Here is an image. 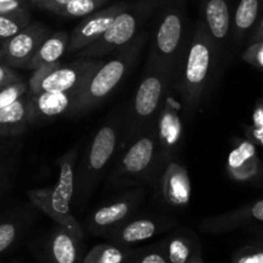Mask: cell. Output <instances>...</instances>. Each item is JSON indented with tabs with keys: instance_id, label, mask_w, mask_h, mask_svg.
I'll use <instances>...</instances> for the list:
<instances>
[{
	"instance_id": "46",
	"label": "cell",
	"mask_w": 263,
	"mask_h": 263,
	"mask_svg": "<svg viewBox=\"0 0 263 263\" xmlns=\"http://www.w3.org/2000/svg\"><path fill=\"white\" fill-rule=\"evenodd\" d=\"M0 89H2V87H0Z\"/></svg>"
},
{
	"instance_id": "39",
	"label": "cell",
	"mask_w": 263,
	"mask_h": 263,
	"mask_svg": "<svg viewBox=\"0 0 263 263\" xmlns=\"http://www.w3.org/2000/svg\"><path fill=\"white\" fill-rule=\"evenodd\" d=\"M189 263H203V259L200 256H197V257H194V258H193Z\"/></svg>"
},
{
	"instance_id": "3",
	"label": "cell",
	"mask_w": 263,
	"mask_h": 263,
	"mask_svg": "<svg viewBox=\"0 0 263 263\" xmlns=\"http://www.w3.org/2000/svg\"><path fill=\"white\" fill-rule=\"evenodd\" d=\"M175 73L171 69L148 61L141 81L128 108L125 110V125L120 152L134 139L156 123L164 99L174 90Z\"/></svg>"
},
{
	"instance_id": "24",
	"label": "cell",
	"mask_w": 263,
	"mask_h": 263,
	"mask_svg": "<svg viewBox=\"0 0 263 263\" xmlns=\"http://www.w3.org/2000/svg\"><path fill=\"white\" fill-rule=\"evenodd\" d=\"M133 256V252L126 247L116 244H98L95 246L81 263H122Z\"/></svg>"
},
{
	"instance_id": "29",
	"label": "cell",
	"mask_w": 263,
	"mask_h": 263,
	"mask_svg": "<svg viewBox=\"0 0 263 263\" xmlns=\"http://www.w3.org/2000/svg\"><path fill=\"white\" fill-rule=\"evenodd\" d=\"M28 90H30L28 89V84L23 80L3 86L0 89V109L8 107L12 103H14L15 100L20 99L21 97L27 94Z\"/></svg>"
},
{
	"instance_id": "35",
	"label": "cell",
	"mask_w": 263,
	"mask_h": 263,
	"mask_svg": "<svg viewBox=\"0 0 263 263\" xmlns=\"http://www.w3.org/2000/svg\"><path fill=\"white\" fill-rule=\"evenodd\" d=\"M32 7L39 8V9L48 10V12L53 13L54 9H57L58 7L67 4L68 2L72 0H27Z\"/></svg>"
},
{
	"instance_id": "13",
	"label": "cell",
	"mask_w": 263,
	"mask_h": 263,
	"mask_svg": "<svg viewBox=\"0 0 263 263\" xmlns=\"http://www.w3.org/2000/svg\"><path fill=\"white\" fill-rule=\"evenodd\" d=\"M50 33V28L43 23H30L17 35L3 41L2 62L14 69H25L39 45Z\"/></svg>"
},
{
	"instance_id": "22",
	"label": "cell",
	"mask_w": 263,
	"mask_h": 263,
	"mask_svg": "<svg viewBox=\"0 0 263 263\" xmlns=\"http://www.w3.org/2000/svg\"><path fill=\"white\" fill-rule=\"evenodd\" d=\"M79 243L72 234L57 225L49 241V254L53 263H79Z\"/></svg>"
},
{
	"instance_id": "11",
	"label": "cell",
	"mask_w": 263,
	"mask_h": 263,
	"mask_svg": "<svg viewBox=\"0 0 263 263\" xmlns=\"http://www.w3.org/2000/svg\"><path fill=\"white\" fill-rule=\"evenodd\" d=\"M163 204L170 208H184L192 200V181L187 170L177 159L167 162L153 181Z\"/></svg>"
},
{
	"instance_id": "18",
	"label": "cell",
	"mask_w": 263,
	"mask_h": 263,
	"mask_svg": "<svg viewBox=\"0 0 263 263\" xmlns=\"http://www.w3.org/2000/svg\"><path fill=\"white\" fill-rule=\"evenodd\" d=\"M77 94V91H44L31 94V122L71 113Z\"/></svg>"
},
{
	"instance_id": "36",
	"label": "cell",
	"mask_w": 263,
	"mask_h": 263,
	"mask_svg": "<svg viewBox=\"0 0 263 263\" xmlns=\"http://www.w3.org/2000/svg\"><path fill=\"white\" fill-rule=\"evenodd\" d=\"M261 40H263V13L261 14V17H259V20L257 21L253 30H252L251 33H249L248 39H247L248 44L256 43V41H261Z\"/></svg>"
},
{
	"instance_id": "20",
	"label": "cell",
	"mask_w": 263,
	"mask_h": 263,
	"mask_svg": "<svg viewBox=\"0 0 263 263\" xmlns=\"http://www.w3.org/2000/svg\"><path fill=\"white\" fill-rule=\"evenodd\" d=\"M30 97L23 95L8 107L0 109V135L17 136L31 125Z\"/></svg>"
},
{
	"instance_id": "4",
	"label": "cell",
	"mask_w": 263,
	"mask_h": 263,
	"mask_svg": "<svg viewBox=\"0 0 263 263\" xmlns=\"http://www.w3.org/2000/svg\"><path fill=\"white\" fill-rule=\"evenodd\" d=\"M146 40L148 33H139L130 43L116 50L112 58L103 61L77 94L72 115H81L104 102L133 71Z\"/></svg>"
},
{
	"instance_id": "12",
	"label": "cell",
	"mask_w": 263,
	"mask_h": 263,
	"mask_svg": "<svg viewBox=\"0 0 263 263\" xmlns=\"http://www.w3.org/2000/svg\"><path fill=\"white\" fill-rule=\"evenodd\" d=\"M181 105L179 102L167 95L163 107L156 121L158 148L163 163L176 159L182 148V118L180 117Z\"/></svg>"
},
{
	"instance_id": "19",
	"label": "cell",
	"mask_w": 263,
	"mask_h": 263,
	"mask_svg": "<svg viewBox=\"0 0 263 263\" xmlns=\"http://www.w3.org/2000/svg\"><path fill=\"white\" fill-rule=\"evenodd\" d=\"M263 13V0H239L233 14L230 50L238 51Z\"/></svg>"
},
{
	"instance_id": "17",
	"label": "cell",
	"mask_w": 263,
	"mask_h": 263,
	"mask_svg": "<svg viewBox=\"0 0 263 263\" xmlns=\"http://www.w3.org/2000/svg\"><path fill=\"white\" fill-rule=\"evenodd\" d=\"M251 223H263V199L243 205L231 212L211 216L203 220L200 226L207 233L221 234Z\"/></svg>"
},
{
	"instance_id": "41",
	"label": "cell",
	"mask_w": 263,
	"mask_h": 263,
	"mask_svg": "<svg viewBox=\"0 0 263 263\" xmlns=\"http://www.w3.org/2000/svg\"><path fill=\"white\" fill-rule=\"evenodd\" d=\"M254 246H259V247H263V238L259 239L258 241H256V244Z\"/></svg>"
},
{
	"instance_id": "31",
	"label": "cell",
	"mask_w": 263,
	"mask_h": 263,
	"mask_svg": "<svg viewBox=\"0 0 263 263\" xmlns=\"http://www.w3.org/2000/svg\"><path fill=\"white\" fill-rule=\"evenodd\" d=\"M130 262L131 263H168L161 244L152 247V248H149L148 251L143 252V253H141L139 257H136L134 261H131L130 258Z\"/></svg>"
},
{
	"instance_id": "10",
	"label": "cell",
	"mask_w": 263,
	"mask_h": 263,
	"mask_svg": "<svg viewBox=\"0 0 263 263\" xmlns=\"http://www.w3.org/2000/svg\"><path fill=\"white\" fill-rule=\"evenodd\" d=\"M144 198V190L133 189L108 204L92 211L86 218V228L94 235L108 236L116 228L136 215Z\"/></svg>"
},
{
	"instance_id": "38",
	"label": "cell",
	"mask_w": 263,
	"mask_h": 263,
	"mask_svg": "<svg viewBox=\"0 0 263 263\" xmlns=\"http://www.w3.org/2000/svg\"><path fill=\"white\" fill-rule=\"evenodd\" d=\"M248 136L256 143L263 145V130H258V128L251 127L248 128Z\"/></svg>"
},
{
	"instance_id": "21",
	"label": "cell",
	"mask_w": 263,
	"mask_h": 263,
	"mask_svg": "<svg viewBox=\"0 0 263 263\" xmlns=\"http://www.w3.org/2000/svg\"><path fill=\"white\" fill-rule=\"evenodd\" d=\"M68 40L69 35L67 32H63V31L50 33L39 45L37 50L35 51V54L30 59L25 69L33 72L40 68V67L58 63L59 59L67 51Z\"/></svg>"
},
{
	"instance_id": "34",
	"label": "cell",
	"mask_w": 263,
	"mask_h": 263,
	"mask_svg": "<svg viewBox=\"0 0 263 263\" xmlns=\"http://www.w3.org/2000/svg\"><path fill=\"white\" fill-rule=\"evenodd\" d=\"M21 80H22V77L14 71V68L7 66V64H0V87L21 81Z\"/></svg>"
},
{
	"instance_id": "8",
	"label": "cell",
	"mask_w": 263,
	"mask_h": 263,
	"mask_svg": "<svg viewBox=\"0 0 263 263\" xmlns=\"http://www.w3.org/2000/svg\"><path fill=\"white\" fill-rule=\"evenodd\" d=\"M162 0H136L115 18L108 30L94 43L77 51L76 59L103 58L130 43L148 18L157 12Z\"/></svg>"
},
{
	"instance_id": "33",
	"label": "cell",
	"mask_w": 263,
	"mask_h": 263,
	"mask_svg": "<svg viewBox=\"0 0 263 263\" xmlns=\"http://www.w3.org/2000/svg\"><path fill=\"white\" fill-rule=\"evenodd\" d=\"M17 238V226L13 222L0 223V253L7 251Z\"/></svg>"
},
{
	"instance_id": "1",
	"label": "cell",
	"mask_w": 263,
	"mask_h": 263,
	"mask_svg": "<svg viewBox=\"0 0 263 263\" xmlns=\"http://www.w3.org/2000/svg\"><path fill=\"white\" fill-rule=\"evenodd\" d=\"M223 62V54L212 40L200 20L190 33L175 76L174 90L179 92V103L186 122L193 118L207 99Z\"/></svg>"
},
{
	"instance_id": "6",
	"label": "cell",
	"mask_w": 263,
	"mask_h": 263,
	"mask_svg": "<svg viewBox=\"0 0 263 263\" xmlns=\"http://www.w3.org/2000/svg\"><path fill=\"white\" fill-rule=\"evenodd\" d=\"M79 161L77 146L58 159L59 174L57 184L50 187L28 192L31 202L48 215L62 229L68 231L77 240L84 239V229L72 215V199L74 194V170Z\"/></svg>"
},
{
	"instance_id": "45",
	"label": "cell",
	"mask_w": 263,
	"mask_h": 263,
	"mask_svg": "<svg viewBox=\"0 0 263 263\" xmlns=\"http://www.w3.org/2000/svg\"><path fill=\"white\" fill-rule=\"evenodd\" d=\"M2 43H3V41H2V40H0V44H2Z\"/></svg>"
},
{
	"instance_id": "5",
	"label": "cell",
	"mask_w": 263,
	"mask_h": 263,
	"mask_svg": "<svg viewBox=\"0 0 263 263\" xmlns=\"http://www.w3.org/2000/svg\"><path fill=\"white\" fill-rule=\"evenodd\" d=\"M193 28L189 27L186 0H162L157 9V22L152 36L148 61L176 69Z\"/></svg>"
},
{
	"instance_id": "27",
	"label": "cell",
	"mask_w": 263,
	"mask_h": 263,
	"mask_svg": "<svg viewBox=\"0 0 263 263\" xmlns=\"http://www.w3.org/2000/svg\"><path fill=\"white\" fill-rule=\"evenodd\" d=\"M262 162L259 161L258 157H254V158L249 159L248 162H246L244 164H241L240 167L234 170H228L229 176L233 180L238 182H249V181H256V179L258 177L259 172H261Z\"/></svg>"
},
{
	"instance_id": "15",
	"label": "cell",
	"mask_w": 263,
	"mask_h": 263,
	"mask_svg": "<svg viewBox=\"0 0 263 263\" xmlns=\"http://www.w3.org/2000/svg\"><path fill=\"white\" fill-rule=\"evenodd\" d=\"M202 18L205 30L212 40L225 54L230 49L233 27V0H202Z\"/></svg>"
},
{
	"instance_id": "14",
	"label": "cell",
	"mask_w": 263,
	"mask_h": 263,
	"mask_svg": "<svg viewBox=\"0 0 263 263\" xmlns=\"http://www.w3.org/2000/svg\"><path fill=\"white\" fill-rule=\"evenodd\" d=\"M128 5L127 2H118L104 9L97 10L86 15L79 25L74 27L69 35L67 53L73 54L84 49L89 44L94 43L108 30L115 18Z\"/></svg>"
},
{
	"instance_id": "40",
	"label": "cell",
	"mask_w": 263,
	"mask_h": 263,
	"mask_svg": "<svg viewBox=\"0 0 263 263\" xmlns=\"http://www.w3.org/2000/svg\"><path fill=\"white\" fill-rule=\"evenodd\" d=\"M256 181H263V163L261 167V172H259V175H258V177L256 179Z\"/></svg>"
},
{
	"instance_id": "23",
	"label": "cell",
	"mask_w": 263,
	"mask_h": 263,
	"mask_svg": "<svg viewBox=\"0 0 263 263\" xmlns=\"http://www.w3.org/2000/svg\"><path fill=\"white\" fill-rule=\"evenodd\" d=\"M161 246L168 263H189L194 257L200 256L198 244L184 234L170 236Z\"/></svg>"
},
{
	"instance_id": "7",
	"label": "cell",
	"mask_w": 263,
	"mask_h": 263,
	"mask_svg": "<svg viewBox=\"0 0 263 263\" xmlns=\"http://www.w3.org/2000/svg\"><path fill=\"white\" fill-rule=\"evenodd\" d=\"M117 159L108 182L112 186H131L138 182H151L166 163L162 162L158 148L156 123L136 136ZM120 152V153H121Z\"/></svg>"
},
{
	"instance_id": "30",
	"label": "cell",
	"mask_w": 263,
	"mask_h": 263,
	"mask_svg": "<svg viewBox=\"0 0 263 263\" xmlns=\"http://www.w3.org/2000/svg\"><path fill=\"white\" fill-rule=\"evenodd\" d=\"M243 61L258 69H263V40L248 44L243 53Z\"/></svg>"
},
{
	"instance_id": "44",
	"label": "cell",
	"mask_w": 263,
	"mask_h": 263,
	"mask_svg": "<svg viewBox=\"0 0 263 263\" xmlns=\"http://www.w3.org/2000/svg\"><path fill=\"white\" fill-rule=\"evenodd\" d=\"M130 258H131V257H130ZM130 258H128L127 261H125V262H122V263H131V262H130Z\"/></svg>"
},
{
	"instance_id": "9",
	"label": "cell",
	"mask_w": 263,
	"mask_h": 263,
	"mask_svg": "<svg viewBox=\"0 0 263 263\" xmlns=\"http://www.w3.org/2000/svg\"><path fill=\"white\" fill-rule=\"evenodd\" d=\"M102 58L76 59L69 64L54 63L40 67L28 80V91H77L82 89L92 72L103 63Z\"/></svg>"
},
{
	"instance_id": "16",
	"label": "cell",
	"mask_w": 263,
	"mask_h": 263,
	"mask_svg": "<svg viewBox=\"0 0 263 263\" xmlns=\"http://www.w3.org/2000/svg\"><path fill=\"white\" fill-rule=\"evenodd\" d=\"M171 221L159 216H140L135 215L121 223L108 235L113 244L120 247H128L140 241L153 238L161 231L167 230L171 226Z\"/></svg>"
},
{
	"instance_id": "28",
	"label": "cell",
	"mask_w": 263,
	"mask_h": 263,
	"mask_svg": "<svg viewBox=\"0 0 263 263\" xmlns=\"http://www.w3.org/2000/svg\"><path fill=\"white\" fill-rule=\"evenodd\" d=\"M256 156V148H254L253 143H251V141H241L240 144H238L235 149H233V152L229 156L228 170L238 168V167H240L241 164L248 162L249 159L254 158Z\"/></svg>"
},
{
	"instance_id": "42",
	"label": "cell",
	"mask_w": 263,
	"mask_h": 263,
	"mask_svg": "<svg viewBox=\"0 0 263 263\" xmlns=\"http://www.w3.org/2000/svg\"><path fill=\"white\" fill-rule=\"evenodd\" d=\"M8 2H13V0H0V4H2V3H8Z\"/></svg>"
},
{
	"instance_id": "37",
	"label": "cell",
	"mask_w": 263,
	"mask_h": 263,
	"mask_svg": "<svg viewBox=\"0 0 263 263\" xmlns=\"http://www.w3.org/2000/svg\"><path fill=\"white\" fill-rule=\"evenodd\" d=\"M252 127L263 130V100H259L253 113V126Z\"/></svg>"
},
{
	"instance_id": "26",
	"label": "cell",
	"mask_w": 263,
	"mask_h": 263,
	"mask_svg": "<svg viewBox=\"0 0 263 263\" xmlns=\"http://www.w3.org/2000/svg\"><path fill=\"white\" fill-rule=\"evenodd\" d=\"M31 15H4L0 14V40L4 41L17 35L26 26L30 25Z\"/></svg>"
},
{
	"instance_id": "2",
	"label": "cell",
	"mask_w": 263,
	"mask_h": 263,
	"mask_svg": "<svg viewBox=\"0 0 263 263\" xmlns=\"http://www.w3.org/2000/svg\"><path fill=\"white\" fill-rule=\"evenodd\" d=\"M126 105H120L105 118L84 152L74 170V194L72 203L82 210L104 177L110 162L120 152L125 125Z\"/></svg>"
},
{
	"instance_id": "32",
	"label": "cell",
	"mask_w": 263,
	"mask_h": 263,
	"mask_svg": "<svg viewBox=\"0 0 263 263\" xmlns=\"http://www.w3.org/2000/svg\"><path fill=\"white\" fill-rule=\"evenodd\" d=\"M233 263H263V247L252 246L244 248L236 254Z\"/></svg>"
},
{
	"instance_id": "25",
	"label": "cell",
	"mask_w": 263,
	"mask_h": 263,
	"mask_svg": "<svg viewBox=\"0 0 263 263\" xmlns=\"http://www.w3.org/2000/svg\"><path fill=\"white\" fill-rule=\"evenodd\" d=\"M108 0H72L53 10L55 14L66 18H81L97 12Z\"/></svg>"
},
{
	"instance_id": "43",
	"label": "cell",
	"mask_w": 263,
	"mask_h": 263,
	"mask_svg": "<svg viewBox=\"0 0 263 263\" xmlns=\"http://www.w3.org/2000/svg\"><path fill=\"white\" fill-rule=\"evenodd\" d=\"M2 44H0V62H2Z\"/></svg>"
}]
</instances>
